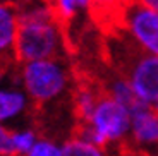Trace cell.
<instances>
[{
    "label": "cell",
    "mask_w": 158,
    "mask_h": 156,
    "mask_svg": "<svg viewBox=\"0 0 158 156\" xmlns=\"http://www.w3.org/2000/svg\"><path fill=\"white\" fill-rule=\"evenodd\" d=\"M67 50V36L55 19L47 0L19 10L17 31V62L29 64L38 60L62 59Z\"/></svg>",
    "instance_id": "cell-1"
},
{
    "label": "cell",
    "mask_w": 158,
    "mask_h": 156,
    "mask_svg": "<svg viewBox=\"0 0 158 156\" xmlns=\"http://www.w3.org/2000/svg\"><path fill=\"white\" fill-rule=\"evenodd\" d=\"M107 60L131 84L141 101L158 108V57L150 55L126 31L107 35Z\"/></svg>",
    "instance_id": "cell-2"
},
{
    "label": "cell",
    "mask_w": 158,
    "mask_h": 156,
    "mask_svg": "<svg viewBox=\"0 0 158 156\" xmlns=\"http://www.w3.org/2000/svg\"><path fill=\"white\" fill-rule=\"evenodd\" d=\"M21 86L35 105H47L69 89L71 72L64 59L23 64L19 69Z\"/></svg>",
    "instance_id": "cell-3"
},
{
    "label": "cell",
    "mask_w": 158,
    "mask_h": 156,
    "mask_svg": "<svg viewBox=\"0 0 158 156\" xmlns=\"http://www.w3.org/2000/svg\"><path fill=\"white\" fill-rule=\"evenodd\" d=\"M122 31L134 39L141 50L158 57V10L141 0H131L124 14Z\"/></svg>",
    "instance_id": "cell-4"
},
{
    "label": "cell",
    "mask_w": 158,
    "mask_h": 156,
    "mask_svg": "<svg viewBox=\"0 0 158 156\" xmlns=\"http://www.w3.org/2000/svg\"><path fill=\"white\" fill-rule=\"evenodd\" d=\"M19 31V7L12 2H0V79L17 62L16 45Z\"/></svg>",
    "instance_id": "cell-5"
},
{
    "label": "cell",
    "mask_w": 158,
    "mask_h": 156,
    "mask_svg": "<svg viewBox=\"0 0 158 156\" xmlns=\"http://www.w3.org/2000/svg\"><path fill=\"white\" fill-rule=\"evenodd\" d=\"M131 142L136 148L158 146V108L144 103L136 112L131 113Z\"/></svg>",
    "instance_id": "cell-6"
},
{
    "label": "cell",
    "mask_w": 158,
    "mask_h": 156,
    "mask_svg": "<svg viewBox=\"0 0 158 156\" xmlns=\"http://www.w3.org/2000/svg\"><path fill=\"white\" fill-rule=\"evenodd\" d=\"M31 100L26 91L14 84H0V124L17 120L26 112H29Z\"/></svg>",
    "instance_id": "cell-7"
},
{
    "label": "cell",
    "mask_w": 158,
    "mask_h": 156,
    "mask_svg": "<svg viewBox=\"0 0 158 156\" xmlns=\"http://www.w3.org/2000/svg\"><path fill=\"white\" fill-rule=\"evenodd\" d=\"M47 4L50 5L55 19L59 21L65 31L69 26V21L74 19V16L79 10L89 7V0H47Z\"/></svg>",
    "instance_id": "cell-8"
},
{
    "label": "cell",
    "mask_w": 158,
    "mask_h": 156,
    "mask_svg": "<svg viewBox=\"0 0 158 156\" xmlns=\"http://www.w3.org/2000/svg\"><path fill=\"white\" fill-rule=\"evenodd\" d=\"M64 156H108L105 149L91 144L88 141H83L79 137L71 136L62 146Z\"/></svg>",
    "instance_id": "cell-9"
},
{
    "label": "cell",
    "mask_w": 158,
    "mask_h": 156,
    "mask_svg": "<svg viewBox=\"0 0 158 156\" xmlns=\"http://www.w3.org/2000/svg\"><path fill=\"white\" fill-rule=\"evenodd\" d=\"M12 141H14L16 156H26L38 142V134L33 129H19L12 132Z\"/></svg>",
    "instance_id": "cell-10"
},
{
    "label": "cell",
    "mask_w": 158,
    "mask_h": 156,
    "mask_svg": "<svg viewBox=\"0 0 158 156\" xmlns=\"http://www.w3.org/2000/svg\"><path fill=\"white\" fill-rule=\"evenodd\" d=\"M26 156H64V153H62V146H57L53 141L38 139L35 148Z\"/></svg>",
    "instance_id": "cell-11"
},
{
    "label": "cell",
    "mask_w": 158,
    "mask_h": 156,
    "mask_svg": "<svg viewBox=\"0 0 158 156\" xmlns=\"http://www.w3.org/2000/svg\"><path fill=\"white\" fill-rule=\"evenodd\" d=\"M0 156H16L12 132L2 124H0Z\"/></svg>",
    "instance_id": "cell-12"
},
{
    "label": "cell",
    "mask_w": 158,
    "mask_h": 156,
    "mask_svg": "<svg viewBox=\"0 0 158 156\" xmlns=\"http://www.w3.org/2000/svg\"><path fill=\"white\" fill-rule=\"evenodd\" d=\"M141 2H144V4H146V5H150L151 9L158 10V0H141Z\"/></svg>",
    "instance_id": "cell-13"
}]
</instances>
